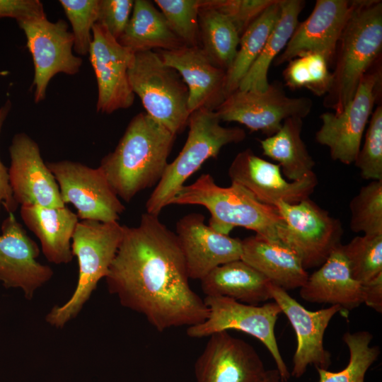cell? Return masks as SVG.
I'll use <instances>...</instances> for the list:
<instances>
[{
	"mask_svg": "<svg viewBox=\"0 0 382 382\" xmlns=\"http://www.w3.org/2000/svg\"><path fill=\"white\" fill-rule=\"evenodd\" d=\"M105 278L122 306L144 316L160 332L197 325L208 316L204 299L190 286L176 235L158 216L145 212L138 226L123 225Z\"/></svg>",
	"mask_w": 382,
	"mask_h": 382,
	"instance_id": "6da1fadb",
	"label": "cell"
},
{
	"mask_svg": "<svg viewBox=\"0 0 382 382\" xmlns=\"http://www.w3.org/2000/svg\"><path fill=\"white\" fill-rule=\"evenodd\" d=\"M175 137L145 112L131 120L115 149L98 166L120 199L129 202L158 183Z\"/></svg>",
	"mask_w": 382,
	"mask_h": 382,
	"instance_id": "7a4b0ae2",
	"label": "cell"
},
{
	"mask_svg": "<svg viewBox=\"0 0 382 382\" xmlns=\"http://www.w3.org/2000/svg\"><path fill=\"white\" fill-rule=\"evenodd\" d=\"M382 50V1H352V9L334 58L332 84L323 106L343 110L354 96L363 76L378 61Z\"/></svg>",
	"mask_w": 382,
	"mask_h": 382,
	"instance_id": "3957f363",
	"label": "cell"
},
{
	"mask_svg": "<svg viewBox=\"0 0 382 382\" xmlns=\"http://www.w3.org/2000/svg\"><path fill=\"white\" fill-rule=\"evenodd\" d=\"M170 204L204 207L211 214L209 226L220 233L229 235L235 227H243L266 240L279 242L283 221L275 207L260 202L236 183L221 187L209 173L184 185Z\"/></svg>",
	"mask_w": 382,
	"mask_h": 382,
	"instance_id": "277c9868",
	"label": "cell"
},
{
	"mask_svg": "<svg viewBox=\"0 0 382 382\" xmlns=\"http://www.w3.org/2000/svg\"><path fill=\"white\" fill-rule=\"evenodd\" d=\"M187 140L178 156L168 163L158 183L146 203V212L158 216L176 195L185 182L221 149L230 144L243 141L245 132L221 125L214 111L205 108L193 111L188 119Z\"/></svg>",
	"mask_w": 382,
	"mask_h": 382,
	"instance_id": "5b68a950",
	"label": "cell"
},
{
	"mask_svg": "<svg viewBox=\"0 0 382 382\" xmlns=\"http://www.w3.org/2000/svg\"><path fill=\"white\" fill-rule=\"evenodd\" d=\"M123 234L118 221L81 220L71 239V250L79 264V277L71 296L64 304L54 306L46 322L62 328L75 318L89 300L99 281L105 278L115 257Z\"/></svg>",
	"mask_w": 382,
	"mask_h": 382,
	"instance_id": "8992f818",
	"label": "cell"
},
{
	"mask_svg": "<svg viewBox=\"0 0 382 382\" xmlns=\"http://www.w3.org/2000/svg\"><path fill=\"white\" fill-rule=\"evenodd\" d=\"M131 88L150 117L176 135L187 126L189 91L179 73L152 50L135 52L128 70Z\"/></svg>",
	"mask_w": 382,
	"mask_h": 382,
	"instance_id": "52a82bcc",
	"label": "cell"
},
{
	"mask_svg": "<svg viewBox=\"0 0 382 382\" xmlns=\"http://www.w3.org/2000/svg\"><path fill=\"white\" fill-rule=\"evenodd\" d=\"M379 60L363 76L352 99L340 112L320 115L321 125L316 141L330 150L333 161L354 163L362 144L364 131L381 92Z\"/></svg>",
	"mask_w": 382,
	"mask_h": 382,
	"instance_id": "ba28073f",
	"label": "cell"
},
{
	"mask_svg": "<svg viewBox=\"0 0 382 382\" xmlns=\"http://www.w3.org/2000/svg\"><path fill=\"white\" fill-rule=\"evenodd\" d=\"M274 207L283 221L279 242L296 254L306 270L322 265L341 244V221L309 198L296 204L279 202Z\"/></svg>",
	"mask_w": 382,
	"mask_h": 382,
	"instance_id": "9c48e42d",
	"label": "cell"
},
{
	"mask_svg": "<svg viewBox=\"0 0 382 382\" xmlns=\"http://www.w3.org/2000/svg\"><path fill=\"white\" fill-rule=\"evenodd\" d=\"M204 301L208 308V316L202 323L187 328L190 337H206L229 330L250 335L265 346L282 380L288 382L291 374L279 352L274 334L275 325L282 313L275 301L258 306L222 296H205Z\"/></svg>",
	"mask_w": 382,
	"mask_h": 382,
	"instance_id": "30bf717a",
	"label": "cell"
},
{
	"mask_svg": "<svg viewBox=\"0 0 382 382\" xmlns=\"http://www.w3.org/2000/svg\"><path fill=\"white\" fill-rule=\"evenodd\" d=\"M308 97H289L279 82L270 83L265 91L237 89L214 110L221 122H236L251 132L267 137L275 134L289 117L303 119L311 112Z\"/></svg>",
	"mask_w": 382,
	"mask_h": 382,
	"instance_id": "8fae6325",
	"label": "cell"
},
{
	"mask_svg": "<svg viewBox=\"0 0 382 382\" xmlns=\"http://www.w3.org/2000/svg\"><path fill=\"white\" fill-rule=\"evenodd\" d=\"M47 165L58 184L63 203L71 204L79 219L118 221L125 207L99 167L69 160Z\"/></svg>",
	"mask_w": 382,
	"mask_h": 382,
	"instance_id": "7c38bea8",
	"label": "cell"
},
{
	"mask_svg": "<svg viewBox=\"0 0 382 382\" xmlns=\"http://www.w3.org/2000/svg\"><path fill=\"white\" fill-rule=\"evenodd\" d=\"M26 38V46L34 64V100H45L50 80L57 74L75 75L83 64L74 54V40L63 19L53 23L47 16L18 23Z\"/></svg>",
	"mask_w": 382,
	"mask_h": 382,
	"instance_id": "4fadbf2b",
	"label": "cell"
},
{
	"mask_svg": "<svg viewBox=\"0 0 382 382\" xmlns=\"http://www.w3.org/2000/svg\"><path fill=\"white\" fill-rule=\"evenodd\" d=\"M134 54L103 25L98 23L93 25L88 55L98 85V112L110 114L132 105L135 95L129 85L128 70Z\"/></svg>",
	"mask_w": 382,
	"mask_h": 382,
	"instance_id": "5bb4252c",
	"label": "cell"
},
{
	"mask_svg": "<svg viewBox=\"0 0 382 382\" xmlns=\"http://www.w3.org/2000/svg\"><path fill=\"white\" fill-rule=\"evenodd\" d=\"M228 174L231 183L245 188L260 202L274 207L279 202L296 204L308 199L318 185L315 173L297 181L284 178L279 165L260 158L250 149L235 156Z\"/></svg>",
	"mask_w": 382,
	"mask_h": 382,
	"instance_id": "9a60e30c",
	"label": "cell"
},
{
	"mask_svg": "<svg viewBox=\"0 0 382 382\" xmlns=\"http://www.w3.org/2000/svg\"><path fill=\"white\" fill-rule=\"evenodd\" d=\"M270 291L272 299L279 305L296 335L297 347L290 374L300 378L310 365L328 369L331 355L324 347L323 337L330 321L336 313L342 311V308L333 305L312 311L305 308L287 291L271 282Z\"/></svg>",
	"mask_w": 382,
	"mask_h": 382,
	"instance_id": "2e32d148",
	"label": "cell"
},
{
	"mask_svg": "<svg viewBox=\"0 0 382 382\" xmlns=\"http://www.w3.org/2000/svg\"><path fill=\"white\" fill-rule=\"evenodd\" d=\"M9 183L19 205L63 207L58 184L35 141L26 133L14 134L9 146Z\"/></svg>",
	"mask_w": 382,
	"mask_h": 382,
	"instance_id": "e0dca14e",
	"label": "cell"
},
{
	"mask_svg": "<svg viewBox=\"0 0 382 382\" xmlns=\"http://www.w3.org/2000/svg\"><path fill=\"white\" fill-rule=\"evenodd\" d=\"M195 364L196 382H260L266 374L262 361L245 341L228 331L209 336Z\"/></svg>",
	"mask_w": 382,
	"mask_h": 382,
	"instance_id": "ac0fdd59",
	"label": "cell"
},
{
	"mask_svg": "<svg viewBox=\"0 0 382 382\" xmlns=\"http://www.w3.org/2000/svg\"><path fill=\"white\" fill-rule=\"evenodd\" d=\"M0 235V282L6 289H21L31 300L53 276L52 269L37 260L40 250L14 214L2 221Z\"/></svg>",
	"mask_w": 382,
	"mask_h": 382,
	"instance_id": "d6986e66",
	"label": "cell"
},
{
	"mask_svg": "<svg viewBox=\"0 0 382 382\" xmlns=\"http://www.w3.org/2000/svg\"><path fill=\"white\" fill-rule=\"evenodd\" d=\"M352 9V1L317 0L308 17L297 25L284 50L273 61L280 66L309 53L332 64L337 43Z\"/></svg>",
	"mask_w": 382,
	"mask_h": 382,
	"instance_id": "ffe728a7",
	"label": "cell"
},
{
	"mask_svg": "<svg viewBox=\"0 0 382 382\" xmlns=\"http://www.w3.org/2000/svg\"><path fill=\"white\" fill-rule=\"evenodd\" d=\"M175 233L190 279L201 280L216 267L241 257V240L214 230L201 214L180 219Z\"/></svg>",
	"mask_w": 382,
	"mask_h": 382,
	"instance_id": "44dd1931",
	"label": "cell"
},
{
	"mask_svg": "<svg viewBox=\"0 0 382 382\" xmlns=\"http://www.w3.org/2000/svg\"><path fill=\"white\" fill-rule=\"evenodd\" d=\"M158 54L187 85L190 113L202 108L214 111L224 101L226 71L215 66L199 46L160 50Z\"/></svg>",
	"mask_w": 382,
	"mask_h": 382,
	"instance_id": "7402d4cb",
	"label": "cell"
},
{
	"mask_svg": "<svg viewBox=\"0 0 382 382\" xmlns=\"http://www.w3.org/2000/svg\"><path fill=\"white\" fill-rule=\"evenodd\" d=\"M299 294L306 301L339 306L342 311H351L363 303L361 284L352 275L342 243L308 275Z\"/></svg>",
	"mask_w": 382,
	"mask_h": 382,
	"instance_id": "603a6c76",
	"label": "cell"
},
{
	"mask_svg": "<svg viewBox=\"0 0 382 382\" xmlns=\"http://www.w3.org/2000/svg\"><path fill=\"white\" fill-rule=\"evenodd\" d=\"M20 213L25 225L39 239L42 253L50 262L61 265L72 260L71 239L79 221L76 214L66 206L37 204L21 205Z\"/></svg>",
	"mask_w": 382,
	"mask_h": 382,
	"instance_id": "cb8c5ba5",
	"label": "cell"
},
{
	"mask_svg": "<svg viewBox=\"0 0 382 382\" xmlns=\"http://www.w3.org/2000/svg\"><path fill=\"white\" fill-rule=\"evenodd\" d=\"M241 259L286 291L301 288L308 274L296 254L280 242L257 235L241 240Z\"/></svg>",
	"mask_w": 382,
	"mask_h": 382,
	"instance_id": "d4e9b609",
	"label": "cell"
},
{
	"mask_svg": "<svg viewBox=\"0 0 382 382\" xmlns=\"http://www.w3.org/2000/svg\"><path fill=\"white\" fill-rule=\"evenodd\" d=\"M205 296L227 297L257 305L270 299V282L241 259L219 265L201 280Z\"/></svg>",
	"mask_w": 382,
	"mask_h": 382,
	"instance_id": "484cf974",
	"label": "cell"
},
{
	"mask_svg": "<svg viewBox=\"0 0 382 382\" xmlns=\"http://www.w3.org/2000/svg\"><path fill=\"white\" fill-rule=\"evenodd\" d=\"M118 42L134 53L153 49L173 50L185 45L164 16L150 1L135 0L129 23Z\"/></svg>",
	"mask_w": 382,
	"mask_h": 382,
	"instance_id": "4316f807",
	"label": "cell"
},
{
	"mask_svg": "<svg viewBox=\"0 0 382 382\" xmlns=\"http://www.w3.org/2000/svg\"><path fill=\"white\" fill-rule=\"evenodd\" d=\"M303 119L289 117L273 135L259 140L265 156L277 162L290 181L302 180L314 173L316 162L301 137Z\"/></svg>",
	"mask_w": 382,
	"mask_h": 382,
	"instance_id": "83f0119b",
	"label": "cell"
},
{
	"mask_svg": "<svg viewBox=\"0 0 382 382\" xmlns=\"http://www.w3.org/2000/svg\"><path fill=\"white\" fill-rule=\"evenodd\" d=\"M305 4L303 0L280 1L279 18L260 54L241 81L238 89L265 91L268 88L269 68L289 42L299 23V17Z\"/></svg>",
	"mask_w": 382,
	"mask_h": 382,
	"instance_id": "f1b7e54d",
	"label": "cell"
},
{
	"mask_svg": "<svg viewBox=\"0 0 382 382\" xmlns=\"http://www.w3.org/2000/svg\"><path fill=\"white\" fill-rule=\"evenodd\" d=\"M199 47L210 61L226 71L236 55L240 35L231 21L219 11L202 5L199 11Z\"/></svg>",
	"mask_w": 382,
	"mask_h": 382,
	"instance_id": "f546056e",
	"label": "cell"
},
{
	"mask_svg": "<svg viewBox=\"0 0 382 382\" xmlns=\"http://www.w3.org/2000/svg\"><path fill=\"white\" fill-rule=\"evenodd\" d=\"M280 1L274 0L241 35L236 55L226 71V97L238 88L241 81L260 54L279 18Z\"/></svg>",
	"mask_w": 382,
	"mask_h": 382,
	"instance_id": "4dcf8cb0",
	"label": "cell"
},
{
	"mask_svg": "<svg viewBox=\"0 0 382 382\" xmlns=\"http://www.w3.org/2000/svg\"><path fill=\"white\" fill-rule=\"evenodd\" d=\"M372 339L373 335L365 330L345 332L342 340L349 352L347 365L337 372L316 368L317 382H364L366 371L380 354L378 346H370Z\"/></svg>",
	"mask_w": 382,
	"mask_h": 382,
	"instance_id": "1f68e13d",
	"label": "cell"
},
{
	"mask_svg": "<svg viewBox=\"0 0 382 382\" xmlns=\"http://www.w3.org/2000/svg\"><path fill=\"white\" fill-rule=\"evenodd\" d=\"M283 71L285 85L291 90L306 88L317 96H325L332 84L330 64L321 54L309 53L296 57Z\"/></svg>",
	"mask_w": 382,
	"mask_h": 382,
	"instance_id": "d6a6232c",
	"label": "cell"
},
{
	"mask_svg": "<svg viewBox=\"0 0 382 382\" xmlns=\"http://www.w3.org/2000/svg\"><path fill=\"white\" fill-rule=\"evenodd\" d=\"M353 278L366 284L382 274V234H363L342 245Z\"/></svg>",
	"mask_w": 382,
	"mask_h": 382,
	"instance_id": "836d02e7",
	"label": "cell"
},
{
	"mask_svg": "<svg viewBox=\"0 0 382 382\" xmlns=\"http://www.w3.org/2000/svg\"><path fill=\"white\" fill-rule=\"evenodd\" d=\"M349 228L354 233L382 234V180L362 186L349 202Z\"/></svg>",
	"mask_w": 382,
	"mask_h": 382,
	"instance_id": "e575fe53",
	"label": "cell"
},
{
	"mask_svg": "<svg viewBox=\"0 0 382 382\" xmlns=\"http://www.w3.org/2000/svg\"><path fill=\"white\" fill-rule=\"evenodd\" d=\"M170 28L185 46H199L201 0H155Z\"/></svg>",
	"mask_w": 382,
	"mask_h": 382,
	"instance_id": "d590c367",
	"label": "cell"
},
{
	"mask_svg": "<svg viewBox=\"0 0 382 382\" xmlns=\"http://www.w3.org/2000/svg\"><path fill=\"white\" fill-rule=\"evenodd\" d=\"M354 164L361 177L368 180H382V105L373 111Z\"/></svg>",
	"mask_w": 382,
	"mask_h": 382,
	"instance_id": "8d00e7d4",
	"label": "cell"
},
{
	"mask_svg": "<svg viewBox=\"0 0 382 382\" xmlns=\"http://www.w3.org/2000/svg\"><path fill=\"white\" fill-rule=\"evenodd\" d=\"M59 4L71 23L74 51L79 55L88 54L93 27L98 21L99 0H60Z\"/></svg>",
	"mask_w": 382,
	"mask_h": 382,
	"instance_id": "74e56055",
	"label": "cell"
},
{
	"mask_svg": "<svg viewBox=\"0 0 382 382\" xmlns=\"http://www.w3.org/2000/svg\"><path fill=\"white\" fill-rule=\"evenodd\" d=\"M274 0H202V5L226 16L240 37Z\"/></svg>",
	"mask_w": 382,
	"mask_h": 382,
	"instance_id": "f35d334b",
	"label": "cell"
},
{
	"mask_svg": "<svg viewBox=\"0 0 382 382\" xmlns=\"http://www.w3.org/2000/svg\"><path fill=\"white\" fill-rule=\"evenodd\" d=\"M134 3L133 0H99L97 23L118 40L129 23Z\"/></svg>",
	"mask_w": 382,
	"mask_h": 382,
	"instance_id": "ab89813d",
	"label": "cell"
},
{
	"mask_svg": "<svg viewBox=\"0 0 382 382\" xmlns=\"http://www.w3.org/2000/svg\"><path fill=\"white\" fill-rule=\"evenodd\" d=\"M46 16L39 0H0V18H11L17 23Z\"/></svg>",
	"mask_w": 382,
	"mask_h": 382,
	"instance_id": "60d3db41",
	"label": "cell"
},
{
	"mask_svg": "<svg viewBox=\"0 0 382 382\" xmlns=\"http://www.w3.org/2000/svg\"><path fill=\"white\" fill-rule=\"evenodd\" d=\"M12 108V103L7 99L0 106V134L3 125L8 117ZM10 214H13L17 209L18 204L16 202L9 183L8 170L2 163L0 158V212L1 207Z\"/></svg>",
	"mask_w": 382,
	"mask_h": 382,
	"instance_id": "b9f144b4",
	"label": "cell"
},
{
	"mask_svg": "<svg viewBox=\"0 0 382 382\" xmlns=\"http://www.w3.org/2000/svg\"><path fill=\"white\" fill-rule=\"evenodd\" d=\"M363 303L378 313L382 312V274L361 284Z\"/></svg>",
	"mask_w": 382,
	"mask_h": 382,
	"instance_id": "7bdbcfd3",
	"label": "cell"
},
{
	"mask_svg": "<svg viewBox=\"0 0 382 382\" xmlns=\"http://www.w3.org/2000/svg\"><path fill=\"white\" fill-rule=\"evenodd\" d=\"M260 382H284L282 380L277 369L267 370L266 374Z\"/></svg>",
	"mask_w": 382,
	"mask_h": 382,
	"instance_id": "ee69618b",
	"label": "cell"
}]
</instances>
